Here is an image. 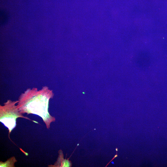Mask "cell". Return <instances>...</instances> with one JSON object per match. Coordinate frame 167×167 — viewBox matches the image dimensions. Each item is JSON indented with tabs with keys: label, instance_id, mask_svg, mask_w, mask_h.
<instances>
[{
	"label": "cell",
	"instance_id": "1",
	"mask_svg": "<svg viewBox=\"0 0 167 167\" xmlns=\"http://www.w3.org/2000/svg\"><path fill=\"white\" fill-rule=\"evenodd\" d=\"M53 96L52 91L47 86L39 91L36 88H28L19 96L17 106L22 113H32L41 117L48 129L51 123L55 120L48 110L49 100Z\"/></svg>",
	"mask_w": 167,
	"mask_h": 167
},
{
	"label": "cell",
	"instance_id": "2",
	"mask_svg": "<svg viewBox=\"0 0 167 167\" xmlns=\"http://www.w3.org/2000/svg\"><path fill=\"white\" fill-rule=\"evenodd\" d=\"M18 102V101H12L11 100H8L4 103L3 106H0V121L8 128L9 136L16 125V119L18 118H24L38 123L36 121L32 120L22 115L17 106L15 105Z\"/></svg>",
	"mask_w": 167,
	"mask_h": 167
},
{
	"label": "cell",
	"instance_id": "3",
	"mask_svg": "<svg viewBox=\"0 0 167 167\" xmlns=\"http://www.w3.org/2000/svg\"><path fill=\"white\" fill-rule=\"evenodd\" d=\"M59 156L57 161L55 163L54 165H51L50 167H71L72 164L71 162L69 160V159L67 160L64 159L63 155L62 150H59L58 151Z\"/></svg>",
	"mask_w": 167,
	"mask_h": 167
},
{
	"label": "cell",
	"instance_id": "4",
	"mask_svg": "<svg viewBox=\"0 0 167 167\" xmlns=\"http://www.w3.org/2000/svg\"><path fill=\"white\" fill-rule=\"evenodd\" d=\"M0 18L1 25H4L8 21L9 14L5 11H1L0 13Z\"/></svg>",
	"mask_w": 167,
	"mask_h": 167
},
{
	"label": "cell",
	"instance_id": "5",
	"mask_svg": "<svg viewBox=\"0 0 167 167\" xmlns=\"http://www.w3.org/2000/svg\"><path fill=\"white\" fill-rule=\"evenodd\" d=\"M17 160L15 157L13 156L4 162L0 161V167H15L14 163Z\"/></svg>",
	"mask_w": 167,
	"mask_h": 167
},
{
	"label": "cell",
	"instance_id": "6",
	"mask_svg": "<svg viewBox=\"0 0 167 167\" xmlns=\"http://www.w3.org/2000/svg\"><path fill=\"white\" fill-rule=\"evenodd\" d=\"M118 156V155L117 154H116V155H115L114 157L113 158V159L107 165L109 164L115 158H116V157H117Z\"/></svg>",
	"mask_w": 167,
	"mask_h": 167
}]
</instances>
